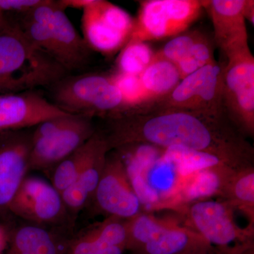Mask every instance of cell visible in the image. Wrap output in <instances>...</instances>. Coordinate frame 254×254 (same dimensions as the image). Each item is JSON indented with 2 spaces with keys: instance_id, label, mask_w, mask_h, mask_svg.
Wrapping results in <instances>:
<instances>
[{
  "instance_id": "16",
  "label": "cell",
  "mask_w": 254,
  "mask_h": 254,
  "mask_svg": "<svg viewBox=\"0 0 254 254\" xmlns=\"http://www.w3.org/2000/svg\"><path fill=\"white\" fill-rule=\"evenodd\" d=\"M111 218L69 239L63 254H110L116 247L126 248V222Z\"/></svg>"
},
{
  "instance_id": "9",
  "label": "cell",
  "mask_w": 254,
  "mask_h": 254,
  "mask_svg": "<svg viewBox=\"0 0 254 254\" xmlns=\"http://www.w3.org/2000/svg\"><path fill=\"white\" fill-rule=\"evenodd\" d=\"M222 65L214 60L182 78L167 96L144 105L197 111L225 110L222 103Z\"/></svg>"
},
{
  "instance_id": "30",
  "label": "cell",
  "mask_w": 254,
  "mask_h": 254,
  "mask_svg": "<svg viewBox=\"0 0 254 254\" xmlns=\"http://www.w3.org/2000/svg\"><path fill=\"white\" fill-rule=\"evenodd\" d=\"M9 237L6 230L0 225V254H4L7 248Z\"/></svg>"
},
{
  "instance_id": "29",
  "label": "cell",
  "mask_w": 254,
  "mask_h": 254,
  "mask_svg": "<svg viewBox=\"0 0 254 254\" xmlns=\"http://www.w3.org/2000/svg\"><path fill=\"white\" fill-rule=\"evenodd\" d=\"M245 17L249 20L252 25L254 24V1L253 0H246L245 6Z\"/></svg>"
},
{
  "instance_id": "3",
  "label": "cell",
  "mask_w": 254,
  "mask_h": 254,
  "mask_svg": "<svg viewBox=\"0 0 254 254\" xmlns=\"http://www.w3.org/2000/svg\"><path fill=\"white\" fill-rule=\"evenodd\" d=\"M48 88L52 103L70 115L109 117L125 109L123 94L113 76H66Z\"/></svg>"
},
{
  "instance_id": "19",
  "label": "cell",
  "mask_w": 254,
  "mask_h": 254,
  "mask_svg": "<svg viewBox=\"0 0 254 254\" xmlns=\"http://www.w3.org/2000/svg\"><path fill=\"white\" fill-rule=\"evenodd\" d=\"M66 242L39 225H23L9 237L4 254H63Z\"/></svg>"
},
{
  "instance_id": "26",
  "label": "cell",
  "mask_w": 254,
  "mask_h": 254,
  "mask_svg": "<svg viewBox=\"0 0 254 254\" xmlns=\"http://www.w3.org/2000/svg\"><path fill=\"white\" fill-rule=\"evenodd\" d=\"M23 26H19L25 36L37 49L61 64V55L51 31L48 26L38 24L24 16Z\"/></svg>"
},
{
  "instance_id": "13",
  "label": "cell",
  "mask_w": 254,
  "mask_h": 254,
  "mask_svg": "<svg viewBox=\"0 0 254 254\" xmlns=\"http://www.w3.org/2000/svg\"><path fill=\"white\" fill-rule=\"evenodd\" d=\"M32 132L0 133V211L9 205L29 171Z\"/></svg>"
},
{
  "instance_id": "6",
  "label": "cell",
  "mask_w": 254,
  "mask_h": 254,
  "mask_svg": "<svg viewBox=\"0 0 254 254\" xmlns=\"http://www.w3.org/2000/svg\"><path fill=\"white\" fill-rule=\"evenodd\" d=\"M228 202L200 200L192 203L188 217L195 233L221 254H244L252 249L253 234L241 230L232 217Z\"/></svg>"
},
{
  "instance_id": "2",
  "label": "cell",
  "mask_w": 254,
  "mask_h": 254,
  "mask_svg": "<svg viewBox=\"0 0 254 254\" xmlns=\"http://www.w3.org/2000/svg\"><path fill=\"white\" fill-rule=\"evenodd\" d=\"M68 71L28 41L19 26L0 29V94L50 87Z\"/></svg>"
},
{
  "instance_id": "20",
  "label": "cell",
  "mask_w": 254,
  "mask_h": 254,
  "mask_svg": "<svg viewBox=\"0 0 254 254\" xmlns=\"http://www.w3.org/2000/svg\"><path fill=\"white\" fill-rule=\"evenodd\" d=\"M138 77L146 99L145 104L167 96L181 81L177 66L155 53L152 63Z\"/></svg>"
},
{
  "instance_id": "28",
  "label": "cell",
  "mask_w": 254,
  "mask_h": 254,
  "mask_svg": "<svg viewBox=\"0 0 254 254\" xmlns=\"http://www.w3.org/2000/svg\"><path fill=\"white\" fill-rule=\"evenodd\" d=\"M46 0H0V11H16L26 14Z\"/></svg>"
},
{
  "instance_id": "4",
  "label": "cell",
  "mask_w": 254,
  "mask_h": 254,
  "mask_svg": "<svg viewBox=\"0 0 254 254\" xmlns=\"http://www.w3.org/2000/svg\"><path fill=\"white\" fill-rule=\"evenodd\" d=\"M126 250L133 254H194L213 249L198 234L141 214L127 220Z\"/></svg>"
},
{
  "instance_id": "1",
  "label": "cell",
  "mask_w": 254,
  "mask_h": 254,
  "mask_svg": "<svg viewBox=\"0 0 254 254\" xmlns=\"http://www.w3.org/2000/svg\"><path fill=\"white\" fill-rule=\"evenodd\" d=\"M104 135L110 150L148 145L181 147L213 155L237 172L253 168L254 149L225 110L197 111L143 105L108 117Z\"/></svg>"
},
{
  "instance_id": "18",
  "label": "cell",
  "mask_w": 254,
  "mask_h": 254,
  "mask_svg": "<svg viewBox=\"0 0 254 254\" xmlns=\"http://www.w3.org/2000/svg\"><path fill=\"white\" fill-rule=\"evenodd\" d=\"M110 151L104 136L74 183L61 193L67 212L78 213L93 196L104 168L107 155Z\"/></svg>"
},
{
  "instance_id": "27",
  "label": "cell",
  "mask_w": 254,
  "mask_h": 254,
  "mask_svg": "<svg viewBox=\"0 0 254 254\" xmlns=\"http://www.w3.org/2000/svg\"><path fill=\"white\" fill-rule=\"evenodd\" d=\"M203 35L198 31L182 33L173 37L163 48L155 53V55L176 65L187 56L190 48Z\"/></svg>"
},
{
  "instance_id": "24",
  "label": "cell",
  "mask_w": 254,
  "mask_h": 254,
  "mask_svg": "<svg viewBox=\"0 0 254 254\" xmlns=\"http://www.w3.org/2000/svg\"><path fill=\"white\" fill-rule=\"evenodd\" d=\"M254 168L247 169L236 174L230 182L222 196L233 205L254 208Z\"/></svg>"
},
{
  "instance_id": "17",
  "label": "cell",
  "mask_w": 254,
  "mask_h": 254,
  "mask_svg": "<svg viewBox=\"0 0 254 254\" xmlns=\"http://www.w3.org/2000/svg\"><path fill=\"white\" fill-rule=\"evenodd\" d=\"M48 27L60 50L62 66L66 71L81 68L86 63L91 48L65 14L60 1H57L54 14Z\"/></svg>"
},
{
  "instance_id": "23",
  "label": "cell",
  "mask_w": 254,
  "mask_h": 254,
  "mask_svg": "<svg viewBox=\"0 0 254 254\" xmlns=\"http://www.w3.org/2000/svg\"><path fill=\"white\" fill-rule=\"evenodd\" d=\"M155 53L145 42L129 39L118 59L119 74L139 76L149 66Z\"/></svg>"
},
{
  "instance_id": "31",
  "label": "cell",
  "mask_w": 254,
  "mask_h": 254,
  "mask_svg": "<svg viewBox=\"0 0 254 254\" xmlns=\"http://www.w3.org/2000/svg\"><path fill=\"white\" fill-rule=\"evenodd\" d=\"M194 254H221L218 252V251H215L214 249H211L210 250L205 251V252H199Z\"/></svg>"
},
{
  "instance_id": "22",
  "label": "cell",
  "mask_w": 254,
  "mask_h": 254,
  "mask_svg": "<svg viewBox=\"0 0 254 254\" xmlns=\"http://www.w3.org/2000/svg\"><path fill=\"white\" fill-rule=\"evenodd\" d=\"M239 173L240 172L226 167L200 170L192 175L191 180L182 190V196L186 200L199 199L213 195L222 196L229 182Z\"/></svg>"
},
{
  "instance_id": "14",
  "label": "cell",
  "mask_w": 254,
  "mask_h": 254,
  "mask_svg": "<svg viewBox=\"0 0 254 254\" xmlns=\"http://www.w3.org/2000/svg\"><path fill=\"white\" fill-rule=\"evenodd\" d=\"M66 115L70 114L34 92L0 94V133L36 127Z\"/></svg>"
},
{
  "instance_id": "15",
  "label": "cell",
  "mask_w": 254,
  "mask_h": 254,
  "mask_svg": "<svg viewBox=\"0 0 254 254\" xmlns=\"http://www.w3.org/2000/svg\"><path fill=\"white\" fill-rule=\"evenodd\" d=\"M201 1L213 23L214 42L224 54L248 46L245 17L246 0Z\"/></svg>"
},
{
  "instance_id": "7",
  "label": "cell",
  "mask_w": 254,
  "mask_h": 254,
  "mask_svg": "<svg viewBox=\"0 0 254 254\" xmlns=\"http://www.w3.org/2000/svg\"><path fill=\"white\" fill-rule=\"evenodd\" d=\"M197 0H148L141 1L129 39L142 42L181 34L203 11Z\"/></svg>"
},
{
  "instance_id": "5",
  "label": "cell",
  "mask_w": 254,
  "mask_h": 254,
  "mask_svg": "<svg viewBox=\"0 0 254 254\" xmlns=\"http://www.w3.org/2000/svg\"><path fill=\"white\" fill-rule=\"evenodd\" d=\"M222 97L225 111L244 133L254 130V58L246 46L225 54Z\"/></svg>"
},
{
  "instance_id": "10",
  "label": "cell",
  "mask_w": 254,
  "mask_h": 254,
  "mask_svg": "<svg viewBox=\"0 0 254 254\" xmlns=\"http://www.w3.org/2000/svg\"><path fill=\"white\" fill-rule=\"evenodd\" d=\"M93 197L99 208L113 218L127 220L139 215L141 201L132 188L125 164L117 152L107 155Z\"/></svg>"
},
{
  "instance_id": "21",
  "label": "cell",
  "mask_w": 254,
  "mask_h": 254,
  "mask_svg": "<svg viewBox=\"0 0 254 254\" xmlns=\"http://www.w3.org/2000/svg\"><path fill=\"white\" fill-rule=\"evenodd\" d=\"M103 138L102 132L96 130L84 144L53 169L51 184L60 194L74 183Z\"/></svg>"
},
{
  "instance_id": "12",
  "label": "cell",
  "mask_w": 254,
  "mask_h": 254,
  "mask_svg": "<svg viewBox=\"0 0 254 254\" xmlns=\"http://www.w3.org/2000/svg\"><path fill=\"white\" fill-rule=\"evenodd\" d=\"M9 210L39 226L58 223L67 213L59 192L52 184L36 177L24 179Z\"/></svg>"
},
{
  "instance_id": "8",
  "label": "cell",
  "mask_w": 254,
  "mask_h": 254,
  "mask_svg": "<svg viewBox=\"0 0 254 254\" xmlns=\"http://www.w3.org/2000/svg\"><path fill=\"white\" fill-rule=\"evenodd\" d=\"M83 11V39L91 49L113 54L129 40L134 20L122 8L107 1L92 0Z\"/></svg>"
},
{
  "instance_id": "11",
  "label": "cell",
  "mask_w": 254,
  "mask_h": 254,
  "mask_svg": "<svg viewBox=\"0 0 254 254\" xmlns=\"http://www.w3.org/2000/svg\"><path fill=\"white\" fill-rule=\"evenodd\" d=\"M96 131L92 118L74 115L71 123L49 136L32 141L29 170H53Z\"/></svg>"
},
{
  "instance_id": "25",
  "label": "cell",
  "mask_w": 254,
  "mask_h": 254,
  "mask_svg": "<svg viewBox=\"0 0 254 254\" xmlns=\"http://www.w3.org/2000/svg\"><path fill=\"white\" fill-rule=\"evenodd\" d=\"M213 44L210 38L203 35L193 45L187 56L175 65L181 80L215 60Z\"/></svg>"
},
{
  "instance_id": "32",
  "label": "cell",
  "mask_w": 254,
  "mask_h": 254,
  "mask_svg": "<svg viewBox=\"0 0 254 254\" xmlns=\"http://www.w3.org/2000/svg\"><path fill=\"white\" fill-rule=\"evenodd\" d=\"M5 26L4 17H3V12L0 11V29Z\"/></svg>"
}]
</instances>
